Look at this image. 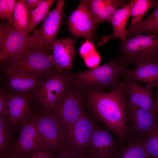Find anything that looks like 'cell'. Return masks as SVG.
<instances>
[{
    "label": "cell",
    "instance_id": "cell-1",
    "mask_svg": "<svg viewBox=\"0 0 158 158\" xmlns=\"http://www.w3.org/2000/svg\"><path fill=\"white\" fill-rule=\"evenodd\" d=\"M85 103L93 114L113 131L123 146L129 135L127 119V96L120 84L109 92L86 91Z\"/></svg>",
    "mask_w": 158,
    "mask_h": 158
},
{
    "label": "cell",
    "instance_id": "cell-2",
    "mask_svg": "<svg viewBox=\"0 0 158 158\" xmlns=\"http://www.w3.org/2000/svg\"><path fill=\"white\" fill-rule=\"evenodd\" d=\"M130 63L122 57L116 56L111 61L82 72H67L69 81L87 91L111 90L118 87V81L124 76Z\"/></svg>",
    "mask_w": 158,
    "mask_h": 158
},
{
    "label": "cell",
    "instance_id": "cell-3",
    "mask_svg": "<svg viewBox=\"0 0 158 158\" xmlns=\"http://www.w3.org/2000/svg\"><path fill=\"white\" fill-rule=\"evenodd\" d=\"M69 83L66 72L56 68L44 75L33 94L34 99L44 111L51 113L61 102Z\"/></svg>",
    "mask_w": 158,
    "mask_h": 158
},
{
    "label": "cell",
    "instance_id": "cell-4",
    "mask_svg": "<svg viewBox=\"0 0 158 158\" xmlns=\"http://www.w3.org/2000/svg\"><path fill=\"white\" fill-rule=\"evenodd\" d=\"M86 91L69 82L63 97L51 113L60 127L62 138L84 112Z\"/></svg>",
    "mask_w": 158,
    "mask_h": 158
},
{
    "label": "cell",
    "instance_id": "cell-5",
    "mask_svg": "<svg viewBox=\"0 0 158 158\" xmlns=\"http://www.w3.org/2000/svg\"><path fill=\"white\" fill-rule=\"evenodd\" d=\"M136 35L122 41L121 57L135 66L147 61L153 62L158 57V34Z\"/></svg>",
    "mask_w": 158,
    "mask_h": 158
},
{
    "label": "cell",
    "instance_id": "cell-6",
    "mask_svg": "<svg viewBox=\"0 0 158 158\" xmlns=\"http://www.w3.org/2000/svg\"><path fill=\"white\" fill-rule=\"evenodd\" d=\"M31 48L28 34L17 31L13 24L1 23V63L19 60L24 57Z\"/></svg>",
    "mask_w": 158,
    "mask_h": 158
},
{
    "label": "cell",
    "instance_id": "cell-7",
    "mask_svg": "<svg viewBox=\"0 0 158 158\" xmlns=\"http://www.w3.org/2000/svg\"><path fill=\"white\" fill-rule=\"evenodd\" d=\"M65 1L59 0L54 9L49 12L40 28L35 29L29 36L31 48L50 53L54 41L62 23V14Z\"/></svg>",
    "mask_w": 158,
    "mask_h": 158
},
{
    "label": "cell",
    "instance_id": "cell-8",
    "mask_svg": "<svg viewBox=\"0 0 158 158\" xmlns=\"http://www.w3.org/2000/svg\"><path fill=\"white\" fill-rule=\"evenodd\" d=\"M40 141L46 151L58 154L66 149L62 143L60 126L51 113L44 111L39 105L34 114Z\"/></svg>",
    "mask_w": 158,
    "mask_h": 158
},
{
    "label": "cell",
    "instance_id": "cell-9",
    "mask_svg": "<svg viewBox=\"0 0 158 158\" xmlns=\"http://www.w3.org/2000/svg\"><path fill=\"white\" fill-rule=\"evenodd\" d=\"M96 127L93 120L84 111L68 131L62 137L64 147L78 156L84 153L91 135Z\"/></svg>",
    "mask_w": 158,
    "mask_h": 158
},
{
    "label": "cell",
    "instance_id": "cell-10",
    "mask_svg": "<svg viewBox=\"0 0 158 158\" xmlns=\"http://www.w3.org/2000/svg\"><path fill=\"white\" fill-rule=\"evenodd\" d=\"M6 93V103L10 125L19 130L33 116L36 107L32 95L10 91Z\"/></svg>",
    "mask_w": 158,
    "mask_h": 158
},
{
    "label": "cell",
    "instance_id": "cell-11",
    "mask_svg": "<svg viewBox=\"0 0 158 158\" xmlns=\"http://www.w3.org/2000/svg\"><path fill=\"white\" fill-rule=\"evenodd\" d=\"M12 154L30 158L37 152L45 151L40 141L34 114L19 128Z\"/></svg>",
    "mask_w": 158,
    "mask_h": 158
},
{
    "label": "cell",
    "instance_id": "cell-12",
    "mask_svg": "<svg viewBox=\"0 0 158 158\" xmlns=\"http://www.w3.org/2000/svg\"><path fill=\"white\" fill-rule=\"evenodd\" d=\"M7 68L16 69L29 73L43 75L56 68L50 53L32 48L22 59L9 63L6 68Z\"/></svg>",
    "mask_w": 158,
    "mask_h": 158
},
{
    "label": "cell",
    "instance_id": "cell-13",
    "mask_svg": "<svg viewBox=\"0 0 158 158\" xmlns=\"http://www.w3.org/2000/svg\"><path fill=\"white\" fill-rule=\"evenodd\" d=\"M66 25L71 34L76 38L84 37L92 40L97 29L89 8L85 0L80 1L78 7L67 18Z\"/></svg>",
    "mask_w": 158,
    "mask_h": 158
},
{
    "label": "cell",
    "instance_id": "cell-14",
    "mask_svg": "<svg viewBox=\"0 0 158 158\" xmlns=\"http://www.w3.org/2000/svg\"><path fill=\"white\" fill-rule=\"evenodd\" d=\"M118 151L117 143L110 131L96 127L85 153L91 158H116Z\"/></svg>",
    "mask_w": 158,
    "mask_h": 158
},
{
    "label": "cell",
    "instance_id": "cell-15",
    "mask_svg": "<svg viewBox=\"0 0 158 158\" xmlns=\"http://www.w3.org/2000/svg\"><path fill=\"white\" fill-rule=\"evenodd\" d=\"M120 84L124 88L127 98V105L152 112L154 102L152 88L143 86L130 76L125 75Z\"/></svg>",
    "mask_w": 158,
    "mask_h": 158
},
{
    "label": "cell",
    "instance_id": "cell-16",
    "mask_svg": "<svg viewBox=\"0 0 158 158\" xmlns=\"http://www.w3.org/2000/svg\"><path fill=\"white\" fill-rule=\"evenodd\" d=\"M127 119L129 134L133 139L143 141L158 119L152 112L127 105Z\"/></svg>",
    "mask_w": 158,
    "mask_h": 158
},
{
    "label": "cell",
    "instance_id": "cell-17",
    "mask_svg": "<svg viewBox=\"0 0 158 158\" xmlns=\"http://www.w3.org/2000/svg\"><path fill=\"white\" fill-rule=\"evenodd\" d=\"M4 72L7 89L10 91L32 96L44 75L32 74L11 68H6Z\"/></svg>",
    "mask_w": 158,
    "mask_h": 158
},
{
    "label": "cell",
    "instance_id": "cell-18",
    "mask_svg": "<svg viewBox=\"0 0 158 158\" xmlns=\"http://www.w3.org/2000/svg\"><path fill=\"white\" fill-rule=\"evenodd\" d=\"M75 41L71 38L56 39L51 47L52 58L56 68L59 70L70 72L75 54Z\"/></svg>",
    "mask_w": 158,
    "mask_h": 158
},
{
    "label": "cell",
    "instance_id": "cell-19",
    "mask_svg": "<svg viewBox=\"0 0 158 158\" xmlns=\"http://www.w3.org/2000/svg\"><path fill=\"white\" fill-rule=\"evenodd\" d=\"M134 2V0L129 1L116 11L110 22L113 28V33L110 35L100 37V40L97 44L99 46L104 45L109 39L113 37L118 38L122 42L126 38V25L128 19L130 16V11Z\"/></svg>",
    "mask_w": 158,
    "mask_h": 158
},
{
    "label": "cell",
    "instance_id": "cell-20",
    "mask_svg": "<svg viewBox=\"0 0 158 158\" xmlns=\"http://www.w3.org/2000/svg\"><path fill=\"white\" fill-rule=\"evenodd\" d=\"M126 75L136 81L144 82L146 86L152 88L158 85V63L146 61L135 66L132 69H128Z\"/></svg>",
    "mask_w": 158,
    "mask_h": 158
},
{
    "label": "cell",
    "instance_id": "cell-21",
    "mask_svg": "<svg viewBox=\"0 0 158 158\" xmlns=\"http://www.w3.org/2000/svg\"><path fill=\"white\" fill-rule=\"evenodd\" d=\"M17 130L9 124L8 116L0 117V157L12 154L14 144V136Z\"/></svg>",
    "mask_w": 158,
    "mask_h": 158
},
{
    "label": "cell",
    "instance_id": "cell-22",
    "mask_svg": "<svg viewBox=\"0 0 158 158\" xmlns=\"http://www.w3.org/2000/svg\"><path fill=\"white\" fill-rule=\"evenodd\" d=\"M154 9L152 13L135 28L127 31L126 38L143 32L156 35L158 33V0L154 1Z\"/></svg>",
    "mask_w": 158,
    "mask_h": 158
},
{
    "label": "cell",
    "instance_id": "cell-23",
    "mask_svg": "<svg viewBox=\"0 0 158 158\" xmlns=\"http://www.w3.org/2000/svg\"><path fill=\"white\" fill-rule=\"evenodd\" d=\"M145 148L143 141L130 139L126 146L118 150L116 158H151Z\"/></svg>",
    "mask_w": 158,
    "mask_h": 158
},
{
    "label": "cell",
    "instance_id": "cell-24",
    "mask_svg": "<svg viewBox=\"0 0 158 158\" xmlns=\"http://www.w3.org/2000/svg\"><path fill=\"white\" fill-rule=\"evenodd\" d=\"M55 0H42L35 9L28 10L29 19L26 33L28 35L32 31L36 29L38 25L47 17Z\"/></svg>",
    "mask_w": 158,
    "mask_h": 158
},
{
    "label": "cell",
    "instance_id": "cell-25",
    "mask_svg": "<svg viewBox=\"0 0 158 158\" xmlns=\"http://www.w3.org/2000/svg\"><path fill=\"white\" fill-rule=\"evenodd\" d=\"M154 0H134L130 11L131 21L127 31L135 28L140 24L147 12L154 7Z\"/></svg>",
    "mask_w": 158,
    "mask_h": 158
},
{
    "label": "cell",
    "instance_id": "cell-26",
    "mask_svg": "<svg viewBox=\"0 0 158 158\" xmlns=\"http://www.w3.org/2000/svg\"><path fill=\"white\" fill-rule=\"evenodd\" d=\"M29 19L28 10L25 0L17 1L13 13V25L14 27L18 31L26 33Z\"/></svg>",
    "mask_w": 158,
    "mask_h": 158
},
{
    "label": "cell",
    "instance_id": "cell-27",
    "mask_svg": "<svg viewBox=\"0 0 158 158\" xmlns=\"http://www.w3.org/2000/svg\"><path fill=\"white\" fill-rule=\"evenodd\" d=\"M79 52L85 64L89 68L91 69L98 66L101 60V57L90 40H86L82 44Z\"/></svg>",
    "mask_w": 158,
    "mask_h": 158
},
{
    "label": "cell",
    "instance_id": "cell-28",
    "mask_svg": "<svg viewBox=\"0 0 158 158\" xmlns=\"http://www.w3.org/2000/svg\"><path fill=\"white\" fill-rule=\"evenodd\" d=\"M129 1L121 0H111L110 2L102 9L95 20L96 28H97V26L102 23L104 22L110 23L113 16L118 8L122 7Z\"/></svg>",
    "mask_w": 158,
    "mask_h": 158
},
{
    "label": "cell",
    "instance_id": "cell-29",
    "mask_svg": "<svg viewBox=\"0 0 158 158\" xmlns=\"http://www.w3.org/2000/svg\"><path fill=\"white\" fill-rule=\"evenodd\" d=\"M143 143L151 156L158 157V120L147 133Z\"/></svg>",
    "mask_w": 158,
    "mask_h": 158
},
{
    "label": "cell",
    "instance_id": "cell-30",
    "mask_svg": "<svg viewBox=\"0 0 158 158\" xmlns=\"http://www.w3.org/2000/svg\"><path fill=\"white\" fill-rule=\"evenodd\" d=\"M111 0H85L91 11L94 22L102 9Z\"/></svg>",
    "mask_w": 158,
    "mask_h": 158
},
{
    "label": "cell",
    "instance_id": "cell-31",
    "mask_svg": "<svg viewBox=\"0 0 158 158\" xmlns=\"http://www.w3.org/2000/svg\"><path fill=\"white\" fill-rule=\"evenodd\" d=\"M16 1L15 0H6L7 7L4 20L9 24H13V13Z\"/></svg>",
    "mask_w": 158,
    "mask_h": 158
},
{
    "label": "cell",
    "instance_id": "cell-32",
    "mask_svg": "<svg viewBox=\"0 0 158 158\" xmlns=\"http://www.w3.org/2000/svg\"><path fill=\"white\" fill-rule=\"evenodd\" d=\"M6 92L2 89L0 91V117L8 116L6 103Z\"/></svg>",
    "mask_w": 158,
    "mask_h": 158
},
{
    "label": "cell",
    "instance_id": "cell-33",
    "mask_svg": "<svg viewBox=\"0 0 158 158\" xmlns=\"http://www.w3.org/2000/svg\"><path fill=\"white\" fill-rule=\"evenodd\" d=\"M53 158H78V157L65 149L59 153L57 157H54Z\"/></svg>",
    "mask_w": 158,
    "mask_h": 158
},
{
    "label": "cell",
    "instance_id": "cell-34",
    "mask_svg": "<svg viewBox=\"0 0 158 158\" xmlns=\"http://www.w3.org/2000/svg\"><path fill=\"white\" fill-rule=\"evenodd\" d=\"M53 157L51 152L43 151L35 154L30 158H53Z\"/></svg>",
    "mask_w": 158,
    "mask_h": 158
},
{
    "label": "cell",
    "instance_id": "cell-35",
    "mask_svg": "<svg viewBox=\"0 0 158 158\" xmlns=\"http://www.w3.org/2000/svg\"><path fill=\"white\" fill-rule=\"evenodd\" d=\"M7 7L6 0H0V18L5 20Z\"/></svg>",
    "mask_w": 158,
    "mask_h": 158
},
{
    "label": "cell",
    "instance_id": "cell-36",
    "mask_svg": "<svg viewBox=\"0 0 158 158\" xmlns=\"http://www.w3.org/2000/svg\"><path fill=\"white\" fill-rule=\"evenodd\" d=\"M41 0H26L27 6L28 10H32L36 8L40 3Z\"/></svg>",
    "mask_w": 158,
    "mask_h": 158
},
{
    "label": "cell",
    "instance_id": "cell-37",
    "mask_svg": "<svg viewBox=\"0 0 158 158\" xmlns=\"http://www.w3.org/2000/svg\"><path fill=\"white\" fill-rule=\"evenodd\" d=\"M156 87V100L154 102V105L152 112L158 119V85Z\"/></svg>",
    "mask_w": 158,
    "mask_h": 158
},
{
    "label": "cell",
    "instance_id": "cell-38",
    "mask_svg": "<svg viewBox=\"0 0 158 158\" xmlns=\"http://www.w3.org/2000/svg\"><path fill=\"white\" fill-rule=\"evenodd\" d=\"M0 158H25L21 157L18 156L14 154H11V155L6 157H4Z\"/></svg>",
    "mask_w": 158,
    "mask_h": 158
},
{
    "label": "cell",
    "instance_id": "cell-39",
    "mask_svg": "<svg viewBox=\"0 0 158 158\" xmlns=\"http://www.w3.org/2000/svg\"><path fill=\"white\" fill-rule=\"evenodd\" d=\"M78 158H91L87 157L85 154L84 152H82L80 153L78 156Z\"/></svg>",
    "mask_w": 158,
    "mask_h": 158
},
{
    "label": "cell",
    "instance_id": "cell-40",
    "mask_svg": "<svg viewBox=\"0 0 158 158\" xmlns=\"http://www.w3.org/2000/svg\"><path fill=\"white\" fill-rule=\"evenodd\" d=\"M153 63H158V57L154 61Z\"/></svg>",
    "mask_w": 158,
    "mask_h": 158
},
{
    "label": "cell",
    "instance_id": "cell-41",
    "mask_svg": "<svg viewBox=\"0 0 158 158\" xmlns=\"http://www.w3.org/2000/svg\"><path fill=\"white\" fill-rule=\"evenodd\" d=\"M158 158V157H154V156H153V157H152V158Z\"/></svg>",
    "mask_w": 158,
    "mask_h": 158
}]
</instances>
